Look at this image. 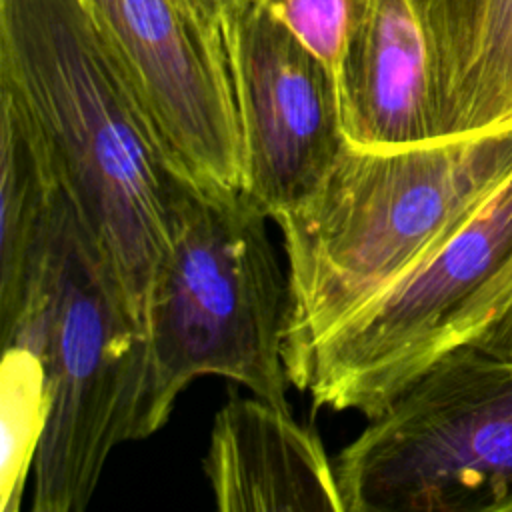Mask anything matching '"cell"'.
I'll return each mask as SVG.
<instances>
[{"mask_svg":"<svg viewBox=\"0 0 512 512\" xmlns=\"http://www.w3.org/2000/svg\"><path fill=\"white\" fill-rule=\"evenodd\" d=\"M344 138L366 148L438 140L432 54L414 0H374L336 66Z\"/></svg>","mask_w":512,"mask_h":512,"instance_id":"30bf717a","label":"cell"},{"mask_svg":"<svg viewBox=\"0 0 512 512\" xmlns=\"http://www.w3.org/2000/svg\"><path fill=\"white\" fill-rule=\"evenodd\" d=\"M434 76L438 138L512 122V0H414Z\"/></svg>","mask_w":512,"mask_h":512,"instance_id":"8fae6325","label":"cell"},{"mask_svg":"<svg viewBox=\"0 0 512 512\" xmlns=\"http://www.w3.org/2000/svg\"><path fill=\"white\" fill-rule=\"evenodd\" d=\"M512 256V172L432 256L288 372L314 408L376 418L434 360L460 308Z\"/></svg>","mask_w":512,"mask_h":512,"instance_id":"8992f818","label":"cell"},{"mask_svg":"<svg viewBox=\"0 0 512 512\" xmlns=\"http://www.w3.org/2000/svg\"><path fill=\"white\" fill-rule=\"evenodd\" d=\"M0 318L16 312L62 194L50 148L32 118L0 94Z\"/></svg>","mask_w":512,"mask_h":512,"instance_id":"7c38bea8","label":"cell"},{"mask_svg":"<svg viewBox=\"0 0 512 512\" xmlns=\"http://www.w3.org/2000/svg\"><path fill=\"white\" fill-rule=\"evenodd\" d=\"M288 26L328 66H338L344 46L374 0H256Z\"/></svg>","mask_w":512,"mask_h":512,"instance_id":"5bb4252c","label":"cell"},{"mask_svg":"<svg viewBox=\"0 0 512 512\" xmlns=\"http://www.w3.org/2000/svg\"><path fill=\"white\" fill-rule=\"evenodd\" d=\"M204 472L222 512H344L320 436L258 396L218 410Z\"/></svg>","mask_w":512,"mask_h":512,"instance_id":"9c48e42d","label":"cell"},{"mask_svg":"<svg viewBox=\"0 0 512 512\" xmlns=\"http://www.w3.org/2000/svg\"><path fill=\"white\" fill-rule=\"evenodd\" d=\"M244 150L242 190L270 216L306 200L342 144L336 72L256 0L222 18Z\"/></svg>","mask_w":512,"mask_h":512,"instance_id":"ba28073f","label":"cell"},{"mask_svg":"<svg viewBox=\"0 0 512 512\" xmlns=\"http://www.w3.org/2000/svg\"><path fill=\"white\" fill-rule=\"evenodd\" d=\"M510 172L512 122L400 148L344 140L320 186L272 218L288 258V372L450 240Z\"/></svg>","mask_w":512,"mask_h":512,"instance_id":"7a4b0ae2","label":"cell"},{"mask_svg":"<svg viewBox=\"0 0 512 512\" xmlns=\"http://www.w3.org/2000/svg\"><path fill=\"white\" fill-rule=\"evenodd\" d=\"M48 386L42 352L4 344L2 360V512L18 510L46 424Z\"/></svg>","mask_w":512,"mask_h":512,"instance_id":"4fadbf2b","label":"cell"},{"mask_svg":"<svg viewBox=\"0 0 512 512\" xmlns=\"http://www.w3.org/2000/svg\"><path fill=\"white\" fill-rule=\"evenodd\" d=\"M0 94L44 136L66 196L146 334L184 174L86 0H0Z\"/></svg>","mask_w":512,"mask_h":512,"instance_id":"6da1fadb","label":"cell"},{"mask_svg":"<svg viewBox=\"0 0 512 512\" xmlns=\"http://www.w3.org/2000/svg\"><path fill=\"white\" fill-rule=\"evenodd\" d=\"M268 218L244 190L182 178L146 310L140 440L168 422L178 396L200 376L228 378L290 408V286Z\"/></svg>","mask_w":512,"mask_h":512,"instance_id":"3957f363","label":"cell"},{"mask_svg":"<svg viewBox=\"0 0 512 512\" xmlns=\"http://www.w3.org/2000/svg\"><path fill=\"white\" fill-rule=\"evenodd\" d=\"M174 168L242 190L244 150L222 24L196 0H86Z\"/></svg>","mask_w":512,"mask_h":512,"instance_id":"52a82bcc","label":"cell"},{"mask_svg":"<svg viewBox=\"0 0 512 512\" xmlns=\"http://www.w3.org/2000/svg\"><path fill=\"white\" fill-rule=\"evenodd\" d=\"M334 468L344 512H512V360L448 350Z\"/></svg>","mask_w":512,"mask_h":512,"instance_id":"5b68a950","label":"cell"},{"mask_svg":"<svg viewBox=\"0 0 512 512\" xmlns=\"http://www.w3.org/2000/svg\"><path fill=\"white\" fill-rule=\"evenodd\" d=\"M200 6H202V10L208 14V16H212L214 20H218L220 24H222V18L236 6V4H240V2H244V0H196Z\"/></svg>","mask_w":512,"mask_h":512,"instance_id":"2e32d148","label":"cell"},{"mask_svg":"<svg viewBox=\"0 0 512 512\" xmlns=\"http://www.w3.org/2000/svg\"><path fill=\"white\" fill-rule=\"evenodd\" d=\"M26 298L42 306L48 386L46 424L32 464V506L82 512L110 452L140 440L146 334L64 186L18 308Z\"/></svg>","mask_w":512,"mask_h":512,"instance_id":"277c9868","label":"cell"},{"mask_svg":"<svg viewBox=\"0 0 512 512\" xmlns=\"http://www.w3.org/2000/svg\"><path fill=\"white\" fill-rule=\"evenodd\" d=\"M512 308V256L508 262L460 308L442 334L436 360L448 350L474 342L492 322ZM434 360V362H436ZM432 362V364H434Z\"/></svg>","mask_w":512,"mask_h":512,"instance_id":"9a60e30c","label":"cell"}]
</instances>
